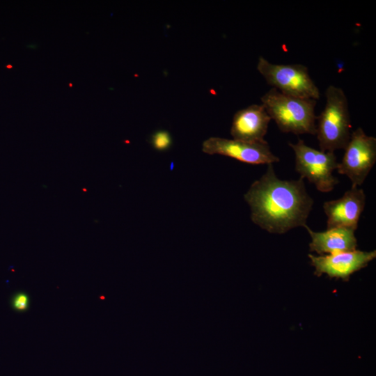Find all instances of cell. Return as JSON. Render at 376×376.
Instances as JSON below:
<instances>
[{
	"label": "cell",
	"instance_id": "obj_1",
	"mask_svg": "<svg viewBox=\"0 0 376 376\" xmlns=\"http://www.w3.org/2000/svg\"><path fill=\"white\" fill-rule=\"evenodd\" d=\"M267 165L266 172L252 183L244 196L252 221L275 234L304 227L313 205L304 178L282 180L276 176L272 164Z\"/></svg>",
	"mask_w": 376,
	"mask_h": 376
},
{
	"label": "cell",
	"instance_id": "obj_2",
	"mask_svg": "<svg viewBox=\"0 0 376 376\" xmlns=\"http://www.w3.org/2000/svg\"><path fill=\"white\" fill-rule=\"evenodd\" d=\"M260 100L281 132L315 134L316 100L287 95L274 88L266 92Z\"/></svg>",
	"mask_w": 376,
	"mask_h": 376
},
{
	"label": "cell",
	"instance_id": "obj_3",
	"mask_svg": "<svg viewBox=\"0 0 376 376\" xmlns=\"http://www.w3.org/2000/svg\"><path fill=\"white\" fill-rule=\"evenodd\" d=\"M325 95V107L316 118L315 134L320 150L334 152L344 149L350 138L348 101L343 90L333 85L327 87Z\"/></svg>",
	"mask_w": 376,
	"mask_h": 376
},
{
	"label": "cell",
	"instance_id": "obj_4",
	"mask_svg": "<svg viewBox=\"0 0 376 376\" xmlns=\"http://www.w3.org/2000/svg\"><path fill=\"white\" fill-rule=\"evenodd\" d=\"M257 70L272 88L285 94L315 100L320 98V91L304 65L272 63L260 56Z\"/></svg>",
	"mask_w": 376,
	"mask_h": 376
},
{
	"label": "cell",
	"instance_id": "obj_5",
	"mask_svg": "<svg viewBox=\"0 0 376 376\" xmlns=\"http://www.w3.org/2000/svg\"><path fill=\"white\" fill-rule=\"evenodd\" d=\"M295 152V170L301 177L315 185L321 192H329L339 182L333 175L337 169V157L334 152H324L311 148L301 139L297 143H288Z\"/></svg>",
	"mask_w": 376,
	"mask_h": 376
},
{
	"label": "cell",
	"instance_id": "obj_6",
	"mask_svg": "<svg viewBox=\"0 0 376 376\" xmlns=\"http://www.w3.org/2000/svg\"><path fill=\"white\" fill-rule=\"evenodd\" d=\"M337 171L347 176L353 186L361 185L376 162V138L359 127L351 133Z\"/></svg>",
	"mask_w": 376,
	"mask_h": 376
},
{
	"label": "cell",
	"instance_id": "obj_7",
	"mask_svg": "<svg viewBox=\"0 0 376 376\" xmlns=\"http://www.w3.org/2000/svg\"><path fill=\"white\" fill-rule=\"evenodd\" d=\"M203 151L221 155L250 164H269L279 162L268 143H249L235 139L210 137L203 143Z\"/></svg>",
	"mask_w": 376,
	"mask_h": 376
},
{
	"label": "cell",
	"instance_id": "obj_8",
	"mask_svg": "<svg viewBox=\"0 0 376 376\" xmlns=\"http://www.w3.org/2000/svg\"><path fill=\"white\" fill-rule=\"evenodd\" d=\"M376 257V251L354 250L331 255L315 256L308 254L311 265L315 267L314 274H323L330 278L347 281L354 272L366 267Z\"/></svg>",
	"mask_w": 376,
	"mask_h": 376
},
{
	"label": "cell",
	"instance_id": "obj_9",
	"mask_svg": "<svg viewBox=\"0 0 376 376\" xmlns=\"http://www.w3.org/2000/svg\"><path fill=\"white\" fill-rule=\"evenodd\" d=\"M365 204L363 189L353 185L341 198L324 202L323 210L327 217V229L340 227L356 230Z\"/></svg>",
	"mask_w": 376,
	"mask_h": 376
},
{
	"label": "cell",
	"instance_id": "obj_10",
	"mask_svg": "<svg viewBox=\"0 0 376 376\" xmlns=\"http://www.w3.org/2000/svg\"><path fill=\"white\" fill-rule=\"evenodd\" d=\"M271 120L262 104H251L235 113L230 134L235 140L249 143H266L264 137Z\"/></svg>",
	"mask_w": 376,
	"mask_h": 376
},
{
	"label": "cell",
	"instance_id": "obj_11",
	"mask_svg": "<svg viewBox=\"0 0 376 376\" xmlns=\"http://www.w3.org/2000/svg\"><path fill=\"white\" fill-rule=\"evenodd\" d=\"M309 233L311 242L309 250L319 256L331 255L357 249V240L354 231L346 228H331L323 232L312 230L307 225L304 226Z\"/></svg>",
	"mask_w": 376,
	"mask_h": 376
},
{
	"label": "cell",
	"instance_id": "obj_12",
	"mask_svg": "<svg viewBox=\"0 0 376 376\" xmlns=\"http://www.w3.org/2000/svg\"><path fill=\"white\" fill-rule=\"evenodd\" d=\"M171 143V138L166 131H158L152 136V144L158 150H164L169 148Z\"/></svg>",
	"mask_w": 376,
	"mask_h": 376
},
{
	"label": "cell",
	"instance_id": "obj_13",
	"mask_svg": "<svg viewBox=\"0 0 376 376\" xmlns=\"http://www.w3.org/2000/svg\"><path fill=\"white\" fill-rule=\"evenodd\" d=\"M11 306L17 312H25L29 307V296L24 292L15 293L11 299Z\"/></svg>",
	"mask_w": 376,
	"mask_h": 376
},
{
	"label": "cell",
	"instance_id": "obj_14",
	"mask_svg": "<svg viewBox=\"0 0 376 376\" xmlns=\"http://www.w3.org/2000/svg\"><path fill=\"white\" fill-rule=\"evenodd\" d=\"M6 67H7L8 68H12V65H7Z\"/></svg>",
	"mask_w": 376,
	"mask_h": 376
}]
</instances>
